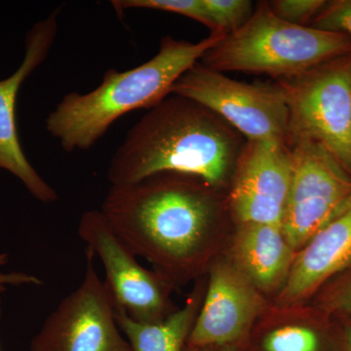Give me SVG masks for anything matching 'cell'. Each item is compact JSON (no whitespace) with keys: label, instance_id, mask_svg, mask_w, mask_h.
I'll return each mask as SVG.
<instances>
[{"label":"cell","instance_id":"6da1fadb","mask_svg":"<svg viewBox=\"0 0 351 351\" xmlns=\"http://www.w3.org/2000/svg\"><path fill=\"white\" fill-rule=\"evenodd\" d=\"M100 211L132 252L174 287L206 276L234 226L226 193L170 173L110 186Z\"/></svg>","mask_w":351,"mask_h":351},{"label":"cell","instance_id":"7a4b0ae2","mask_svg":"<svg viewBox=\"0 0 351 351\" xmlns=\"http://www.w3.org/2000/svg\"><path fill=\"white\" fill-rule=\"evenodd\" d=\"M246 138L211 110L170 94L127 133L108 165L112 186L158 174L200 180L228 193Z\"/></svg>","mask_w":351,"mask_h":351},{"label":"cell","instance_id":"3957f363","mask_svg":"<svg viewBox=\"0 0 351 351\" xmlns=\"http://www.w3.org/2000/svg\"><path fill=\"white\" fill-rule=\"evenodd\" d=\"M226 36L212 32L195 43L165 36L145 63L125 71L110 69L92 91L66 95L46 119V130L66 152L90 149L126 113L149 110L169 96L175 82Z\"/></svg>","mask_w":351,"mask_h":351},{"label":"cell","instance_id":"277c9868","mask_svg":"<svg viewBox=\"0 0 351 351\" xmlns=\"http://www.w3.org/2000/svg\"><path fill=\"white\" fill-rule=\"evenodd\" d=\"M348 55L351 39L346 34L290 24L277 17L267 2H260L250 19L226 34L201 63L221 73H263L278 80Z\"/></svg>","mask_w":351,"mask_h":351},{"label":"cell","instance_id":"5b68a950","mask_svg":"<svg viewBox=\"0 0 351 351\" xmlns=\"http://www.w3.org/2000/svg\"><path fill=\"white\" fill-rule=\"evenodd\" d=\"M276 83L287 101L290 135L319 143L351 175V55Z\"/></svg>","mask_w":351,"mask_h":351},{"label":"cell","instance_id":"8992f818","mask_svg":"<svg viewBox=\"0 0 351 351\" xmlns=\"http://www.w3.org/2000/svg\"><path fill=\"white\" fill-rule=\"evenodd\" d=\"M171 94L209 108L247 141L289 143L290 112L277 83L239 82L197 62L175 82Z\"/></svg>","mask_w":351,"mask_h":351},{"label":"cell","instance_id":"52a82bcc","mask_svg":"<svg viewBox=\"0 0 351 351\" xmlns=\"http://www.w3.org/2000/svg\"><path fill=\"white\" fill-rule=\"evenodd\" d=\"M289 145L293 175L281 226L298 252L350 199L351 175L313 138L293 134Z\"/></svg>","mask_w":351,"mask_h":351},{"label":"cell","instance_id":"ba28073f","mask_svg":"<svg viewBox=\"0 0 351 351\" xmlns=\"http://www.w3.org/2000/svg\"><path fill=\"white\" fill-rule=\"evenodd\" d=\"M77 233L105 269L106 284L115 308L140 323L160 322L177 311L175 287L156 270H149L117 234L98 210L85 212Z\"/></svg>","mask_w":351,"mask_h":351},{"label":"cell","instance_id":"9c48e42d","mask_svg":"<svg viewBox=\"0 0 351 351\" xmlns=\"http://www.w3.org/2000/svg\"><path fill=\"white\" fill-rule=\"evenodd\" d=\"M87 250L82 282L64 297L34 335L29 351H132L115 319L112 295Z\"/></svg>","mask_w":351,"mask_h":351},{"label":"cell","instance_id":"30bf717a","mask_svg":"<svg viewBox=\"0 0 351 351\" xmlns=\"http://www.w3.org/2000/svg\"><path fill=\"white\" fill-rule=\"evenodd\" d=\"M202 306L186 346L244 351L270 302L223 255L206 274Z\"/></svg>","mask_w":351,"mask_h":351},{"label":"cell","instance_id":"8fae6325","mask_svg":"<svg viewBox=\"0 0 351 351\" xmlns=\"http://www.w3.org/2000/svg\"><path fill=\"white\" fill-rule=\"evenodd\" d=\"M292 175L289 143L246 140L226 193L233 223L281 225Z\"/></svg>","mask_w":351,"mask_h":351},{"label":"cell","instance_id":"7c38bea8","mask_svg":"<svg viewBox=\"0 0 351 351\" xmlns=\"http://www.w3.org/2000/svg\"><path fill=\"white\" fill-rule=\"evenodd\" d=\"M59 10L36 23L25 40V56L15 73L0 80V169L15 176L36 200L58 199L56 191L32 167L21 147L16 123V101L23 83L45 61L58 32Z\"/></svg>","mask_w":351,"mask_h":351},{"label":"cell","instance_id":"4fadbf2b","mask_svg":"<svg viewBox=\"0 0 351 351\" xmlns=\"http://www.w3.org/2000/svg\"><path fill=\"white\" fill-rule=\"evenodd\" d=\"M351 269V196L338 213L297 252L277 306L308 304L332 277Z\"/></svg>","mask_w":351,"mask_h":351},{"label":"cell","instance_id":"5bb4252c","mask_svg":"<svg viewBox=\"0 0 351 351\" xmlns=\"http://www.w3.org/2000/svg\"><path fill=\"white\" fill-rule=\"evenodd\" d=\"M223 255L270 302L287 282L297 250L281 225H234Z\"/></svg>","mask_w":351,"mask_h":351},{"label":"cell","instance_id":"9a60e30c","mask_svg":"<svg viewBox=\"0 0 351 351\" xmlns=\"http://www.w3.org/2000/svg\"><path fill=\"white\" fill-rule=\"evenodd\" d=\"M328 315L308 304L277 306L271 302L256 322L244 351H336Z\"/></svg>","mask_w":351,"mask_h":351},{"label":"cell","instance_id":"2e32d148","mask_svg":"<svg viewBox=\"0 0 351 351\" xmlns=\"http://www.w3.org/2000/svg\"><path fill=\"white\" fill-rule=\"evenodd\" d=\"M206 282V276L196 280L184 306L160 322H137L125 311L115 308L117 325L132 351H182L202 306Z\"/></svg>","mask_w":351,"mask_h":351},{"label":"cell","instance_id":"e0dca14e","mask_svg":"<svg viewBox=\"0 0 351 351\" xmlns=\"http://www.w3.org/2000/svg\"><path fill=\"white\" fill-rule=\"evenodd\" d=\"M112 5L117 13L127 9H152L179 14L206 25L211 32L217 31L203 0H117Z\"/></svg>","mask_w":351,"mask_h":351},{"label":"cell","instance_id":"ac0fdd59","mask_svg":"<svg viewBox=\"0 0 351 351\" xmlns=\"http://www.w3.org/2000/svg\"><path fill=\"white\" fill-rule=\"evenodd\" d=\"M217 31L230 34L237 31L253 14L248 0H203Z\"/></svg>","mask_w":351,"mask_h":351},{"label":"cell","instance_id":"d6986e66","mask_svg":"<svg viewBox=\"0 0 351 351\" xmlns=\"http://www.w3.org/2000/svg\"><path fill=\"white\" fill-rule=\"evenodd\" d=\"M272 12L290 24L306 25L324 8V0H274L267 2Z\"/></svg>","mask_w":351,"mask_h":351},{"label":"cell","instance_id":"ffe728a7","mask_svg":"<svg viewBox=\"0 0 351 351\" xmlns=\"http://www.w3.org/2000/svg\"><path fill=\"white\" fill-rule=\"evenodd\" d=\"M311 27L323 31L341 32L351 39V0L327 2L313 20Z\"/></svg>","mask_w":351,"mask_h":351},{"label":"cell","instance_id":"44dd1931","mask_svg":"<svg viewBox=\"0 0 351 351\" xmlns=\"http://www.w3.org/2000/svg\"><path fill=\"white\" fill-rule=\"evenodd\" d=\"M318 307L329 314H341L351 320V274L325 293Z\"/></svg>","mask_w":351,"mask_h":351},{"label":"cell","instance_id":"7402d4cb","mask_svg":"<svg viewBox=\"0 0 351 351\" xmlns=\"http://www.w3.org/2000/svg\"><path fill=\"white\" fill-rule=\"evenodd\" d=\"M8 262V255L5 253H0V267H4ZM22 285H43V281L38 276L25 272H0V295L5 292L8 286ZM2 315V309L0 306V318Z\"/></svg>","mask_w":351,"mask_h":351},{"label":"cell","instance_id":"603a6c76","mask_svg":"<svg viewBox=\"0 0 351 351\" xmlns=\"http://www.w3.org/2000/svg\"><path fill=\"white\" fill-rule=\"evenodd\" d=\"M341 348L343 351H351V320L346 319L341 332Z\"/></svg>","mask_w":351,"mask_h":351},{"label":"cell","instance_id":"cb8c5ba5","mask_svg":"<svg viewBox=\"0 0 351 351\" xmlns=\"http://www.w3.org/2000/svg\"><path fill=\"white\" fill-rule=\"evenodd\" d=\"M182 351H241L233 350H218V348H193V346H184Z\"/></svg>","mask_w":351,"mask_h":351}]
</instances>
